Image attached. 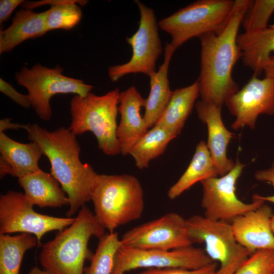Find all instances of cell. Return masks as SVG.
<instances>
[{
  "mask_svg": "<svg viewBox=\"0 0 274 274\" xmlns=\"http://www.w3.org/2000/svg\"><path fill=\"white\" fill-rule=\"evenodd\" d=\"M28 138L36 142L49 160L51 174L57 180L69 201L68 217L91 200L98 174L80 158L81 147L69 129L61 127L48 130L36 123L26 124Z\"/></svg>",
  "mask_w": 274,
  "mask_h": 274,
  "instance_id": "1",
  "label": "cell"
},
{
  "mask_svg": "<svg viewBox=\"0 0 274 274\" xmlns=\"http://www.w3.org/2000/svg\"><path fill=\"white\" fill-rule=\"evenodd\" d=\"M251 0H235L230 18L218 33L200 37V71L197 80L201 100L222 107L239 89L232 70L241 53L236 43L238 31Z\"/></svg>",
  "mask_w": 274,
  "mask_h": 274,
  "instance_id": "2",
  "label": "cell"
},
{
  "mask_svg": "<svg viewBox=\"0 0 274 274\" xmlns=\"http://www.w3.org/2000/svg\"><path fill=\"white\" fill-rule=\"evenodd\" d=\"M105 230L84 205L71 225L42 245L39 256L41 265L52 274H83L85 261L93 256L88 248L89 239L92 236L100 238Z\"/></svg>",
  "mask_w": 274,
  "mask_h": 274,
  "instance_id": "3",
  "label": "cell"
},
{
  "mask_svg": "<svg viewBox=\"0 0 274 274\" xmlns=\"http://www.w3.org/2000/svg\"><path fill=\"white\" fill-rule=\"evenodd\" d=\"M91 200L96 219L109 233L139 219L144 209L142 185L135 177L127 174H98Z\"/></svg>",
  "mask_w": 274,
  "mask_h": 274,
  "instance_id": "4",
  "label": "cell"
},
{
  "mask_svg": "<svg viewBox=\"0 0 274 274\" xmlns=\"http://www.w3.org/2000/svg\"><path fill=\"white\" fill-rule=\"evenodd\" d=\"M120 92L116 88L102 95L91 92L85 96L75 95L70 104L71 131L76 135L92 132L99 149L110 156L120 153L117 136Z\"/></svg>",
  "mask_w": 274,
  "mask_h": 274,
  "instance_id": "5",
  "label": "cell"
},
{
  "mask_svg": "<svg viewBox=\"0 0 274 274\" xmlns=\"http://www.w3.org/2000/svg\"><path fill=\"white\" fill-rule=\"evenodd\" d=\"M234 1L199 0L158 22L159 27L171 38L176 51L190 39L209 33H219L231 14Z\"/></svg>",
  "mask_w": 274,
  "mask_h": 274,
  "instance_id": "6",
  "label": "cell"
},
{
  "mask_svg": "<svg viewBox=\"0 0 274 274\" xmlns=\"http://www.w3.org/2000/svg\"><path fill=\"white\" fill-rule=\"evenodd\" d=\"M62 72L59 65L50 68L38 63L30 68L24 66L15 74L16 81L27 89L30 106L42 120L52 118L50 100L55 95L72 93L85 96L93 88L82 80L64 76Z\"/></svg>",
  "mask_w": 274,
  "mask_h": 274,
  "instance_id": "7",
  "label": "cell"
},
{
  "mask_svg": "<svg viewBox=\"0 0 274 274\" xmlns=\"http://www.w3.org/2000/svg\"><path fill=\"white\" fill-rule=\"evenodd\" d=\"M186 222L192 243H203L207 255L219 262L217 274H234L251 255L236 240L231 223L199 215Z\"/></svg>",
  "mask_w": 274,
  "mask_h": 274,
  "instance_id": "8",
  "label": "cell"
},
{
  "mask_svg": "<svg viewBox=\"0 0 274 274\" xmlns=\"http://www.w3.org/2000/svg\"><path fill=\"white\" fill-rule=\"evenodd\" d=\"M139 8L140 19L136 31L126 38L132 49L128 61L112 66L108 76L112 82L131 74H143L149 77L156 72V63L162 52L159 34V24L154 10L140 1H135Z\"/></svg>",
  "mask_w": 274,
  "mask_h": 274,
  "instance_id": "9",
  "label": "cell"
},
{
  "mask_svg": "<svg viewBox=\"0 0 274 274\" xmlns=\"http://www.w3.org/2000/svg\"><path fill=\"white\" fill-rule=\"evenodd\" d=\"M24 193L9 191L0 197V234L27 233L37 238L38 246L47 232L62 231L75 221V218H60L41 214Z\"/></svg>",
  "mask_w": 274,
  "mask_h": 274,
  "instance_id": "10",
  "label": "cell"
},
{
  "mask_svg": "<svg viewBox=\"0 0 274 274\" xmlns=\"http://www.w3.org/2000/svg\"><path fill=\"white\" fill-rule=\"evenodd\" d=\"M214 262L200 248L192 246L172 250L139 249L121 246L112 274L140 268L195 269Z\"/></svg>",
  "mask_w": 274,
  "mask_h": 274,
  "instance_id": "11",
  "label": "cell"
},
{
  "mask_svg": "<svg viewBox=\"0 0 274 274\" xmlns=\"http://www.w3.org/2000/svg\"><path fill=\"white\" fill-rule=\"evenodd\" d=\"M245 166L237 160L233 168L226 175L200 182L202 187L201 206L205 217L214 220L232 221L265 202L259 199H253L252 202L247 203L237 197L236 183Z\"/></svg>",
  "mask_w": 274,
  "mask_h": 274,
  "instance_id": "12",
  "label": "cell"
},
{
  "mask_svg": "<svg viewBox=\"0 0 274 274\" xmlns=\"http://www.w3.org/2000/svg\"><path fill=\"white\" fill-rule=\"evenodd\" d=\"M123 246L139 249L172 250L192 246L186 219L169 213L126 231L122 236Z\"/></svg>",
  "mask_w": 274,
  "mask_h": 274,
  "instance_id": "13",
  "label": "cell"
},
{
  "mask_svg": "<svg viewBox=\"0 0 274 274\" xmlns=\"http://www.w3.org/2000/svg\"><path fill=\"white\" fill-rule=\"evenodd\" d=\"M225 104L235 117L231 125L233 129L245 126L255 128L260 115H274V78L260 79L253 75Z\"/></svg>",
  "mask_w": 274,
  "mask_h": 274,
  "instance_id": "14",
  "label": "cell"
},
{
  "mask_svg": "<svg viewBox=\"0 0 274 274\" xmlns=\"http://www.w3.org/2000/svg\"><path fill=\"white\" fill-rule=\"evenodd\" d=\"M272 209L264 203L231 221L237 242L251 254L262 250L274 251V233L271 229Z\"/></svg>",
  "mask_w": 274,
  "mask_h": 274,
  "instance_id": "15",
  "label": "cell"
},
{
  "mask_svg": "<svg viewBox=\"0 0 274 274\" xmlns=\"http://www.w3.org/2000/svg\"><path fill=\"white\" fill-rule=\"evenodd\" d=\"M195 107L199 119L207 125V145L219 176H224L231 171L235 164L227 155L228 146L234 134L224 125L221 117L222 107L201 100L196 102Z\"/></svg>",
  "mask_w": 274,
  "mask_h": 274,
  "instance_id": "16",
  "label": "cell"
},
{
  "mask_svg": "<svg viewBox=\"0 0 274 274\" xmlns=\"http://www.w3.org/2000/svg\"><path fill=\"white\" fill-rule=\"evenodd\" d=\"M144 99L134 86L120 92L118 112L120 121L117 136L120 153L126 156L136 143L147 132V127L141 110L145 106Z\"/></svg>",
  "mask_w": 274,
  "mask_h": 274,
  "instance_id": "17",
  "label": "cell"
},
{
  "mask_svg": "<svg viewBox=\"0 0 274 274\" xmlns=\"http://www.w3.org/2000/svg\"><path fill=\"white\" fill-rule=\"evenodd\" d=\"M0 177L10 175L18 179L41 168L39 162L42 151L37 143H21L0 132Z\"/></svg>",
  "mask_w": 274,
  "mask_h": 274,
  "instance_id": "18",
  "label": "cell"
},
{
  "mask_svg": "<svg viewBox=\"0 0 274 274\" xmlns=\"http://www.w3.org/2000/svg\"><path fill=\"white\" fill-rule=\"evenodd\" d=\"M47 14V10L37 13L24 8L18 11L11 24L0 31V54L11 52L23 42L46 33Z\"/></svg>",
  "mask_w": 274,
  "mask_h": 274,
  "instance_id": "19",
  "label": "cell"
},
{
  "mask_svg": "<svg viewBox=\"0 0 274 274\" xmlns=\"http://www.w3.org/2000/svg\"><path fill=\"white\" fill-rule=\"evenodd\" d=\"M236 43L244 64L257 76L263 72L274 52V28H266L238 34Z\"/></svg>",
  "mask_w": 274,
  "mask_h": 274,
  "instance_id": "20",
  "label": "cell"
},
{
  "mask_svg": "<svg viewBox=\"0 0 274 274\" xmlns=\"http://www.w3.org/2000/svg\"><path fill=\"white\" fill-rule=\"evenodd\" d=\"M24 195L33 205L40 208H58L69 205L70 201L57 180L41 169L18 180Z\"/></svg>",
  "mask_w": 274,
  "mask_h": 274,
  "instance_id": "21",
  "label": "cell"
},
{
  "mask_svg": "<svg viewBox=\"0 0 274 274\" xmlns=\"http://www.w3.org/2000/svg\"><path fill=\"white\" fill-rule=\"evenodd\" d=\"M175 51L169 43H167L164 48L163 63L158 70L149 77L150 91L146 99L143 116L148 129L155 125L172 96L173 91L170 88L168 73L170 61Z\"/></svg>",
  "mask_w": 274,
  "mask_h": 274,
  "instance_id": "22",
  "label": "cell"
},
{
  "mask_svg": "<svg viewBox=\"0 0 274 274\" xmlns=\"http://www.w3.org/2000/svg\"><path fill=\"white\" fill-rule=\"evenodd\" d=\"M200 95L198 81L175 89L155 125L161 126L177 136L181 133Z\"/></svg>",
  "mask_w": 274,
  "mask_h": 274,
  "instance_id": "23",
  "label": "cell"
},
{
  "mask_svg": "<svg viewBox=\"0 0 274 274\" xmlns=\"http://www.w3.org/2000/svg\"><path fill=\"white\" fill-rule=\"evenodd\" d=\"M218 169L211 155L207 143L200 141L185 172L167 192L169 198L174 199L198 182L217 177Z\"/></svg>",
  "mask_w": 274,
  "mask_h": 274,
  "instance_id": "24",
  "label": "cell"
},
{
  "mask_svg": "<svg viewBox=\"0 0 274 274\" xmlns=\"http://www.w3.org/2000/svg\"><path fill=\"white\" fill-rule=\"evenodd\" d=\"M85 0H43L38 2L24 1L21 5L24 9L32 10L43 5H49L46 16L47 31L54 29L70 30L80 22L82 12L79 5L88 3Z\"/></svg>",
  "mask_w": 274,
  "mask_h": 274,
  "instance_id": "25",
  "label": "cell"
},
{
  "mask_svg": "<svg viewBox=\"0 0 274 274\" xmlns=\"http://www.w3.org/2000/svg\"><path fill=\"white\" fill-rule=\"evenodd\" d=\"M37 246V238L30 233L0 234V274H19L25 253Z\"/></svg>",
  "mask_w": 274,
  "mask_h": 274,
  "instance_id": "26",
  "label": "cell"
},
{
  "mask_svg": "<svg viewBox=\"0 0 274 274\" xmlns=\"http://www.w3.org/2000/svg\"><path fill=\"white\" fill-rule=\"evenodd\" d=\"M176 137L166 129L154 125L136 143L129 154L138 168H147L150 162L163 154L168 143Z\"/></svg>",
  "mask_w": 274,
  "mask_h": 274,
  "instance_id": "27",
  "label": "cell"
},
{
  "mask_svg": "<svg viewBox=\"0 0 274 274\" xmlns=\"http://www.w3.org/2000/svg\"><path fill=\"white\" fill-rule=\"evenodd\" d=\"M122 246L117 232L106 233L99 238L95 252L85 274H112L116 253Z\"/></svg>",
  "mask_w": 274,
  "mask_h": 274,
  "instance_id": "28",
  "label": "cell"
},
{
  "mask_svg": "<svg viewBox=\"0 0 274 274\" xmlns=\"http://www.w3.org/2000/svg\"><path fill=\"white\" fill-rule=\"evenodd\" d=\"M273 12L274 0H252L242 19L241 25L245 31L266 28Z\"/></svg>",
  "mask_w": 274,
  "mask_h": 274,
  "instance_id": "29",
  "label": "cell"
},
{
  "mask_svg": "<svg viewBox=\"0 0 274 274\" xmlns=\"http://www.w3.org/2000/svg\"><path fill=\"white\" fill-rule=\"evenodd\" d=\"M274 251L262 250L252 254L234 274H274Z\"/></svg>",
  "mask_w": 274,
  "mask_h": 274,
  "instance_id": "30",
  "label": "cell"
},
{
  "mask_svg": "<svg viewBox=\"0 0 274 274\" xmlns=\"http://www.w3.org/2000/svg\"><path fill=\"white\" fill-rule=\"evenodd\" d=\"M217 264L213 262L195 269L148 268L138 274H217Z\"/></svg>",
  "mask_w": 274,
  "mask_h": 274,
  "instance_id": "31",
  "label": "cell"
},
{
  "mask_svg": "<svg viewBox=\"0 0 274 274\" xmlns=\"http://www.w3.org/2000/svg\"><path fill=\"white\" fill-rule=\"evenodd\" d=\"M0 91L24 108L28 109L31 107L27 95L20 93L11 84L2 78L0 79Z\"/></svg>",
  "mask_w": 274,
  "mask_h": 274,
  "instance_id": "32",
  "label": "cell"
},
{
  "mask_svg": "<svg viewBox=\"0 0 274 274\" xmlns=\"http://www.w3.org/2000/svg\"><path fill=\"white\" fill-rule=\"evenodd\" d=\"M254 177L256 180L260 182L267 183L274 187V161L269 168L257 170L255 173ZM253 199H259L264 202L267 201L274 203V194L269 196H262L255 194L253 196Z\"/></svg>",
  "mask_w": 274,
  "mask_h": 274,
  "instance_id": "33",
  "label": "cell"
},
{
  "mask_svg": "<svg viewBox=\"0 0 274 274\" xmlns=\"http://www.w3.org/2000/svg\"><path fill=\"white\" fill-rule=\"evenodd\" d=\"M23 0H1L0 1V24L7 21L13 12L17 7L21 5Z\"/></svg>",
  "mask_w": 274,
  "mask_h": 274,
  "instance_id": "34",
  "label": "cell"
},
{
  "mask_svg": "<svg viewBox=\"0 0 274 274\" xmlns=\"http://www.w3.org/2000/svg\"><path fill=\"white\" fill-rule=\"evenodd\" d=\"M26 124L14 123L9 118L1 119L0 121V132H4L5 130L12 129H23L25 130Z\"/></svg>",
  "mask_w": 274,
  "mask_h": 274,
  "instance_id": "35",
  "label": "cell"
},
{
  "mask_svg": "<svg viewBox=\"0 0 274 274\" xmlns=\"http://www.w3.org/2000/svg\"><path fill=\"white\" fill-rule=\"evenodd\" d=\"M263 72L265 77L274 78V55L271 56L270 60L265 66Z\"/></svg>",
  "mask_w": 274,
  "mask_h": 274,
  "instance_id": "36",
  "label": "cell"
},
{
  "mask_svg": "<svg viewBox=\"0 0 274 274\" xmlns=\"http://www.w3.org/2000/svg\"><path fill=\"white\" fill-rule=\"evenodd\" d=\"M28 274H52L49 272L45 270H42L37 266L32 267Z\"/></svg>",
  "mask_w": 274,
  "mask_h": 274,
  "instance_id": "37",
  "label": "cell"
},
{
  "mask_svg": "<svg viewBox=\"0 0 274 274\" xmlns=\"http://www.w3.org/2000/svg\"><path fill=\"white\" fill-rule=\"evenodd\" d=\"M271 229L274 233V213H273L271 217Z\"/></svg>",
  "mask_w": 274,
  "mask_h": 274,
  "instance_id": "38",
  "label": "cell"
},
{
  "mask_svg": "<svg viewBox=\"0 0 274 274\" xmlns=\"http://www.w3.org/2000/svg\"><path fill=\"white\" fill-rule=\"evenodd\" d=\"M269 27H272V28H274V24L271 25L270 26H269Z\"/></svg>",
  "mask_w": 274,
  "mask_h": 274,
  "instance_id": "39",
  "label": "cell"
},
{
  "mask_svg": "<svg viewBox=\"0 0 274 274\" xmlns=\"http://www.w3.org/2000/svg\"><path fill=\"white\" fill-rule=\"evenodd\" d=\"M273 272H274V263H273Z\"/></svg>",
  "mask_w": 274,
  "mask_h": 274,
  "instance_id": "40",
  "label": "cell"
}]
</instances>
